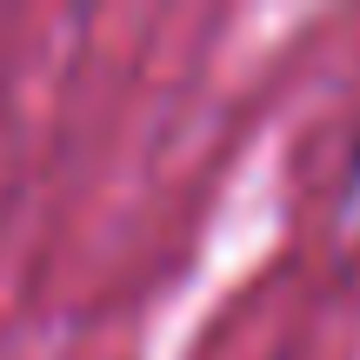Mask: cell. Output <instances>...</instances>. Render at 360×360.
<instances>
[{
	"mask_svg": "<svg viewBox=\"0 0 360 360\" xmlns=\"http://www.w3.org/2000/svg\"><path fill=\"white\" fill-rule=\"evenodd\" d=\"M340 200H360V127H354V141H347V167H340Z\"/></svg>",
	"mask_w": 360,
	"mask_h": 360,
	"instance_id": "cell-1",
	"label": "cell"
}]
</instances>
